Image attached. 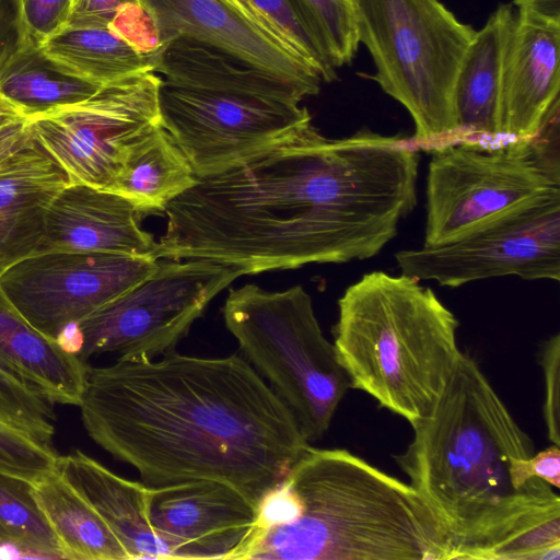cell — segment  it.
Listing matches in <instances>:
<instances>
[{"mask_svg":"<svg viewBox=\"0 0 560 560\" xmlns=\"http://www.w3.org/2000/svg\"><path fill=\"white\" fill-rule=\"evenodd\" d=\"M419 155L369 130L312 124L196 184L165 208L154 258L208 259L254 275L375 256L416 203Z\"/></svg>","mask_w":560,"mask_h":560,"instance_id":"1","label":"cell"},{"mask_svg":"<svg viewBox=\"0 0 560 560\" xmlns=\"http://www.w3.org/2000/svg\"><path fill=\"white\" fill-rule=\"evenodd\" d=\"M89 436L141 481L230 486L256 509L310 444L287 405L240 354L118 360L89 368Z\"/></svg>","mask_w":560,"mask_h":560,"instance_id":"2","label":"cell"},{"mask_svg":"<svg viewBox=\"0 0 560 560\" xmlns=\"http://www.w3.org/2000/svg\"><path fill=\"white\" fill-rule=\"evenodd\" d=\"M411 427L394 459L448 532L453 560L559 558L560 498L538 478L513 487L512 458H528L534 444L470 355Z\"/></svg>","mask_w":560,"mask_h":560,"instance_id":"3","label":"cell"},{"mask_svg":"<svg viewBox=\"0 0 560 560\" xmlns=\"http://www.w3.org/2000/svg\"><path fill=\"white\" fill-rule=\"evenodd\" d=\"M248 560H453L448 532L400 479L342 448H304L257 508Z\"/></svg>","mask_w":560,"mask_h":560,"instance_id":"4","label":"cell"},{"mask_svg":"<svg viewBox=\"0 0 560 560\" xmlns=\"http://www.w3.org/2000/svg\"><path fill=\"white\" fill-rule=\"evenodd\" d=\"M457 328L431 288L372 271L339 299L334 346L350 387L411 424L432 409L458 362Z\"/></svg>","mask_w":560,"mask_h":560,"instance_id":"5","label":"cell"},{"mask_svg":"<svg viewBox=\"0 0 560 560\" xmlns=\"http://www.w3.org/2000/svg\"><path fill=\"white\" fill-rule=\"evenodd\" d=\"M223 317L243 357L290 409L305 441L320 440L350 383L310 294L301 285L266 291L246 284L230 290Z\"/></svg>","mask_w":560,"mask_h":560,"instance_id":"6","label":"cell"},{"mask_svg":"<svg viewBox=\"0 0 560 560\" xmlns=\"http://www.w3.org/2000/svg\"><path fill=\"white\" fill-rule=\"evenodd\" d=\"M359 43L370 51L382 90L409 112L413 142L457 141L453 92L476 31L439 0H353Z\"/></svg>","mask_w":560,"mask_h":560,"instance_id":"7","label":"cell"},{"mask_svg":"<svg viewBox=\"0 0 560 560\" xmlns=\"http://www.w3.org/2000/svg\"><path fill=\"white\" fill-rule=\"evenodd\" d=\"M559 105L536 136L498 148L456 141L433 149L427 179L423 246L450 242L477 224L560 187Z\"/></svg>","mask_w":560,"mask_h":560,"instance_id":"8","label":"cell"},{"mask_svg":"<svg viewBox=\"0 0 560 560\" xmlns=\"http://www.w3.org/2000/svg\"><path fill=\"white\" fill-rule=\"evenodd\" d=\"M183 260L159 259L148 277L79 322L80 359L145 361L175 351L210 301L242 276L212 260Z\"/></svg>","mask_w":560,"mask_h":560,"instance_id":"9","label":"cell"},{"mask_svg":"<svg viewBox=\"0 0 560 560\" xmlns=\"http://www.w3.org/2000/svg\"><path fill=\"white\" fill-rule=\"evenodd\" d=\"M162 78L140 71L103 84L90 97L27 118V128L71 183L109 190L133 148L163 126Z\"/></svg>","mask_w":560,"mask_h":560,"instance_id":"10","label":"cell"},{"mask_svg":"<svg viewBox=\"0 0 560 560\" xmlns=\"http://www.w3.org/2000/svg\"><path fill=\"white\" fill-rule=\"evenodd\" d=\"M406 276L459 287L516 276L560 280V187L541 192L434 246L396 253Z\"/></svg>","mask_w":560,"mask_h":560,"instance_id":"11","label":"cell"},{"mask_svg":"<svg viewBox=\"0 0 560 560\" xmlns=\"http://www.w3.org/2000/svg\"><path fill=\"white\" fill-rule=\"evenodd\" d=\"M162 125L197 177L218 173L307 126L300 103L186 89H160Z\"/></svg>","mask_w":560,"mask_h":560,"instance_id":"12","label":"cell"},{"mask_svg":"<svg viewBox=\"0 0 560 560\" xmlns=\"http://www.w3.org/2000/svg\"><path fill=\"white\" fill-rule=\"evenodd\" d=\"M153 257L96 252H38L0 270V287L26 320L57 340L158 266Z\"/></svg>","mask_w":560,"mask_h":560,"instance_id":"13","label":"cell"},{"mask_svg":"<svg viewBox=\"0 0 560 560\" xmlns=\"http://www.w3.org/2000/svg\"><path fill=\"white\" fill-rule=\"evenodd\" d=\"M147 494L151 525L178 559L248 560L261 538L256 506L225 483L148 486Z\"/></svg>","mask_w":560,"mask_h":560,"instance_id":"14","label":"cell"},{"mask_svg":"<svg viewBox=\"0 0 560 560\" xmlns=\"http://www.w3.org/2000/svg\"><path fill=\"white\" fill-rule=\"evenodd\" d=\"M154 14L166 43L182 36L229 52L306 89L323 82L299 54L248 23L222 0H141Z\"/></svg>","mask_w":560,"mask_h":560,"instance_id":"15","label":"cell"},{"mask_svg":"<svg viewBox=\"0 0 560 560\" xmlns=\"http://www.w3.org/2000/svg\"><path fill=\"white\" fill-rule=\"evenodd\" d=\"M141 212L107 189L71 183L52 200L38 252H96L153 257L156 242L140 228Z\"/></svg>","mask_w":560,"mask_h":560,"instance_id":"16","label":"cell"},{"mask_svg":"<svg viewBox=\"0 0 560 560\" xmlns=\"http://www.w3.org/2000/svg\"><path fill=\"white\" fill-rule=\"evenodd\" d=\"M560 26L515 15L502 78L500 139L526 140L559 103Z\"/></svg>","mask_w":560,"mask_h":560,"instance_id":"17","label":"cell"},{"mask_svg":"<svg viewBox=\"0 0 560 560\" xmlns=\"http://www.w3.org/2000/svg\"><path fill=\"white\" fill-rule=\"evenodd\" d=\"M71 180L32 136L0 163V270L36 253L46 214Z\"/></svg>","mask_w":560,"mask_h":560,"instance_id":"18","label":"cell"},{"mask_svg":"<svg viewBox=\"0 0 560 560\" xmlns=\"http://www.w3.org/2000/svg\"><path fill=\"white\" fill-rule=\"evenodd\" d=\"M56 469L106 522L130 560L178 559L151 525L147 485L115 474L80 450L59 455Z\"/></svg>","mask_w":560,"mask_h":560,"instance_id":"19","label":"cell"},{"mask_svg":"<svg viewBox=\"0 0 560 560\" xmlns=\"http://www.w3.org/2000/svg\"><path fill=\"white\" fill-rule=\"evenodd\" d=\"M514 20L512 5L500 4L464 54L453 92L457 141L500 139L503 68Z\"/></svg>","mask_w":560,"mask_h":560,"instance_id":"20","label":"cell"},{"mask_svg":"<svg viewBox=\"0 0 560 560\" xmlns=\"http://www.w3.org/2000/svg\"><path fill=\"white\" fill-rule=\"evenodd\" d=\"M153 71L171 85L301 103L312 94L304 88L261 70L237 57L177 36L155 58Z\"/></svg>","mask_w":560,"mask_h":560,"instance_id":"21","label":"cell"},{"mask_svg":"<svg viewBox=\"0 0 560 560\" xmlns=\"http://www.w3.org/2000/svg\"><path fill=\"white\" fill-rule=\"evenodd\" d=\"M0 365L36 387L52 404L79 406L89 366L33 327L0 287Z\"/></svg>","mask_w":560,"mask_h":560,"instance_id":"22","label":"cell"},{"mask_svg":"<svg viewBox=\"0 0 560 560\" xmlns=\"http://www.w3.org/2000/svg\"><path fill=\"white\" fill-rule=\"evenodd\" d=\"M31 491L62 559L130 560L106 522L56 468L31 483Z\"/></svg>","mask_w":560,"mask_h":560,"instance_id":"23","label":"cell"},{"mask_svg":"<svg viewBox=\"0 0 560 560\" xmlns=\"http://www.w3.org/2000/svg\"><path fill=\"white\" fill-rule=\"evenodd\" d=\"M196 182L188 159L161 126L133 148L109 190L147 214L164 212Z\"/></svg>","mask_w":560,"mask_h":560,"instance_id":"24","label":"cell"},{"mask_svg":"<svg viewBox=\"0 0 560 560\" xmlns=\"http://www.w3.org/2000/svg\"><path fill=\"white\" fill-rule=\"evenodd\" d=\"M40 50L65 72L97 84L140 71H153L151 59L135 50L109 27L66 25L48 38Z\"/></svg>","mask_w":560,"mask_h":560,"instance_id":"25","label":"cell"},{"mask_svg":"<svg viewBox=\"0 0 560 560\" xmlns=\"http://www.w3.org/2000/svg\"><path fill=\"white\" fill-rule=\"evenodd\" d=\"M102 85L65 72L35 47L19 51L0 71V94L26 118L81 102Z\"/></svg>","mask_w":560,"mask_h":560,"instance_id":"26","label":"cell"},{"mask_svg":"<svg viewBox=\"0 0 560 560\" xmlns=\"http://www.w3.org/2000/svg\"><path fill=\"white\" fill-rule=\"evenodd\" d=\"M3 544L34 551L42 559H62L31 483L0 472V545Z\"/></svg>","mask_w":560,"mask_h":560,"instance_id":"27","label":"cell"},{"mask_svg":"<svg viewBox=\"0 0 560 560\" xmlns=\"http://www.w3.org/2000/svg\"><path fill=\"white\" fill-rule=\"evenodd\" d=\"M52 402L28 382L0 365V424L51 445Z\"/></svg>","mask_w":560,"mask_h":560,"instance_id":"28","label":"cell"},{"mask_svg":"<svg viewBox=\"0 0 560 560\" xmlns=\"http://www.w3.org/2000/svg\"><path fill=\"white\" fill-rule=\"evenodd\" d=\"M331 57L341 67L353 59L359 40L353 0H290Z\"/></svg>","mask_w":560,"mask_h":560,"instance_id":"29","label":"cell"},{"mask_svg":"<svg viewBox=\"0 0 560 560\" xmlns=\"http://www.w3.org/2000/svg\"><path fill=\"white\" fill-rule=\"evenodd\" d=\"M253 2L316 70L324 82L337 79L335 62L290 0H253Z\"/></svg>","mask_w":560,"mask_h":560,"instance_id":"30","label":"cell"},{"mask_svg":"<svg viewBox=\"0 0 560 560\" xmlns=\"http://www.w3.org/2000/svg\"><path fill=\"white\" fill-rule=\"evenodd\" d=\"M58 454L19 430L0 424V472L33 483L56 468Z\"/></svg>","mask_w":560,"mask_h":560,"instance_id":"31","label":"cell"},{"mask_svg":"<svg viewBox=\"0 0 560 560\" xmlns=\"http://www.w3.org/2000/svg\"><path fill=\"white\" fill-rule=\"evenodd\" d=\"M108 27L142 56L154 62L166 45L163 32L152 11L141 1L118 8Z\"/></svg>","mask_w":560,"mask_h":560,"instance_id":"32","label":"cell"},{"mask_svg":"<svg viewBox=\"0 0 560 560\" xmlns=\"http://www.w3.org/2000/svg\"><path fill=\"white\" fill-rule=\"evenodd\" d=\"M75 0H21L25 48H40L69 21Z\"/></svg>","mask_w":560,"mask_h":560,"instance_id":"33","label":"cell"},{"mask_svg":"<svg viewBox=\"0 0 560 560\" xmlns=\"http://www.w3.org/2000/svg\"><path fill=\"white\" fill-rule=\"evenodd\" d=\"M545 378L542 415L550 442L560 446V335L545 340L538 353Z\"/></svg>","mask_w":560,"mask_h":560,"instance_id":"34","label":"cell"},{"mask_svg":"<svg viewBox=\"0 0 560 560\" xmlns=\"http://www.w3.org/2000/svg\"><path fill=\"white\" fill-rule=\"evenodd\" d=\"M511 480L515 489H521L528 480L538 478L555 489L560 488V448L551 444L547 448L534 453L528 458L513 457Z\"/></svg>","mask_w":560,"mask_h":560,"instance_id":"35","label":"cell"},{"mask_svg":"<svg viewBox=\"0 0 560 560\" xmlns=\"http://www.w3.org/2000/svg\"><path fill=\"white\" fill-rule=\"evenodd\" d=\"M24 48L21 0H0V71Z\"/></svg>","mask_w":560,"mask_h":560,"instance_id":"36","label":"cell"},{"mask_svg":"<svg viewBox=\"0 0 560 560\" xmlns=\"http://www.w3.org/2000/svg\"><path fill=\"white\" fill-rule=\"evenodd\" d=\"M136 0H75L67 25L108 27L122 4Z\"/></svg>","mask_w":560,"mask_h":560,"instance_id":"37","label":"cell"},{"mask_svg":"<svg viewBox=\"0 0 560 560\" xmlns=\"http://www.w3.org/2000/svg\"><path fill=\"white\" fill-rule=\"evenodd\" d=\"M225 4L232 8L238 15H241L248 23L264 32L269 37L282 44L287 48L299 51L293 45L284 37L278 27L255 5L253 0H222ZM300 55V54H299ZM301 56V55H300Z\"/></svg>","mask_w":560,"mask_h":560,"instance_id":"38","label":"cell"},{"mask_svg":"<svg viewBox=\"0 0 560 560\" xmlns=\"http://www.w3.org/2000/svg\"><path fill=\"white\" fill-rule=\"evenodd\" d=\"M517 15L560 26V0H514Z\"/></svg>","mask_w":560,"mask_h":560,"instance_id":"39","label":"cell"},{"mask_svg":"<svg viewBox=\"0 0 560 560\" xmlns=\"http://www.w3.org/2000/svg\"><path fill=\"white\" fill-rule=\"evenodd\" d=\"M31 137L27 120L0 130V163L21 148Z\"/></svg>","mask_w":560,"mask_h":560,"instance_id":"40","label":"cell"},{"mask_svg":"<svg viewBox=\"0 0 560 560\" xmlns=\"http://www.w3.org/2000/svg\"><path fill=\"white\" fill-rule=\"evenodd\" d=\"M25 120L23 112L0 94V130Z\"/></svg>","mask_w":560,"mask_h":560,"instance_id":"41","label":"cell"}]
</instances>
